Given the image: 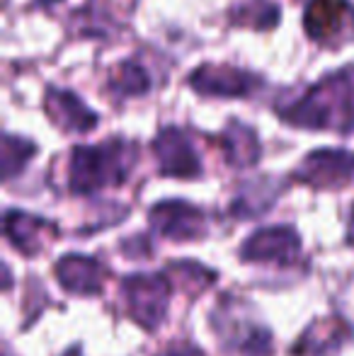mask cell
<instances>
[{
    "instance_id": "obj_4",
    "label": "cell",
    "mask_w": 354,
    "mask_h": 356,
    "mask_svg": "<svg viewBox=\"0 0 354 356\" xmlns=\"http://www.w3.org/2000/svg\"><path fill=\"white\" fill-rule=\"evenodd\" d=\"M124 296L131 315L143 327H156L163 320L170 298V282L158 274H136L124 279Z\"/></svg>"
},
{
    "instance_id": "obj_11",
    "label": "cell",
    "mask_w": 354,
    "mask_h": 356,
    "mask_svg": "<svg viewBox=\"0 0 354 356\" xmlns=\"http://www.w3.org/2000/svg\"><path fill=\"white\" fill-rule=\"evenodd\" d=\"M56 277L61 279L63 289L81 296H90L97 293L99 286H102L104 269L99 267V262L83 257V254H66L56 264Z\"/></svg>"
},
{
    "instance_id": "obj_15",
    "label": "cell",
    "mask_w": 354,
    "mask_h": 356,
    "mask_svg": "<svg viewBox=\"0 0 354 356\" xmlns=\"http://www.w3.org/2000/svg\"><path fill=\"white\" fill-rule=\"evenodd\" d=\"M274 202V192H272V182L262 179V182L248 184L241 192V197L233 204V213L241 216V218H250V216L262 213L269 204Z\"/></svg>"
},
{
    "instance_id": "obj_20",
    "label": "cell",
    "mask_w": 354,
    "mask_h": 356,
    "mask_svg": "<svg viewBox=\"0 0 354 356\" xmlns=\"http://www.w3.org/2000/svg\"><path fill=\"white\" fill-rule=\"evenodd\" d=\"M350 240L354 243V213H352V225H350Z\"/></svg>"
},
{
    "instance_id": "obj_1",
    "label": "cell",
    "mask_w": 354,
    "mask_h": 356,
    "mask_svg": "<svg viewBox=\"0 0 354 356\" xmlns=\"http://www.w3.org/2000/svg\"><path fill=\"white\" fill-rule=\"evenodd\" d=\"M279 112L293 127L354 131V68L321 80L291 107Z\"/></svg>"
},
{
    "instance_id": "obj_5",
    "label": "cell",
    "mask_w": 354,
    "mask_h": 356,
    "mask_svg": "<svg viewBox=\"0 0 354 356\" xmlns=\"http://www.w3.org/2000/svg\"><path fill=\"white\" fill-rule=\"evenodd\" d=\"M296 179L313 187H342L354 177V153L347 150H316L298 165Z\"/></svg>"
},
{
    "instance_id": "obj_16",
    "label": "cell",
    "mask_w": 354,
    "mask_h": 356,
    "mask_svg": "<svg viewBox=\"0 0 354 356\" xmlns=\"http://www.w3.org/2000/svg\"><path fill=\"white\" fill-rule=\"evenodd\" d=\"M112 88L117 95H143L151 88V78L138 63H122L112 75Z\"/></svg>"
},
{
    "instance_id": "obj_19",
    "label": "cell",
    "mask_w": 354,
    "mask_h": 356,
    "mask_svg": "<svg viewBox=\"0 0 354 356\" xmlns=\"http://www.w3.org/2000/svg\"><path fill=\"white\" fill-rule=\"evenodd\" d=\"M161 356H202L197 352V349H192V347H187V344H172L168 352H163Z\"/></svg>"
},
{
    "instance_id": "obj_9",
    "label": "cell",
    "mask_w": 354,
    "mask_h": 356,
    "mask_svg": "<svg viewBox=\"0 0 354 356\" xmlns=\"http://www.w3.org/2000/svg\"><path fill=\"white\" fill-rule=\"evenodd\" d=\"M151 223L170 240H192L204 233V216L184 202H163L151 211Z\"/></svg>"
},
{
    "instance_id": "obj_14",
    "label": "cell",
    "mask_w": 354,
    "mask_h": 356,
    "mask_svg": "<svg viewBox=\"0 0 354 356\" xmlns=\"http://www.w3.org/2000/svg\"><path fill=\"white\" fill-rule=\"evenodd\" d=\"M221 148L226 153L228 163L236 168H248L260 158V143H257L255 134L243 124L233 122L231 127L223 131L221 136Z\"/></svg>"
},
{
    "instance_id": "obj_12",
    "label": "cell",
    "mask_w": 354,
    "mask_h": 356,
    "mask_svg": "<svg viewBox=\"0 0 354 356\" xmlns=\"http://www.w3.org/2000/svg\"><path fill=\"white\" fill-rule=\"evenodd\" d=\"M350 337V327L342 323L340 318L335 320H321V323L311 325L301 339H298V354H311V356H325L337 352V347L345 344Z\"/></svg>"
},
{
    "instance_id": "obj_17",
    "label": "cell",
    "mask_w": 354,
    "mask_h": 356,
    "mask_svg": "<svg viewBox=\"0 0 354 356\" xmlns=\"http://www.w3.org/2000/svg\"><path fill=\"white\" fill-rule=\"evenodd\" d=\"M233 19L238 24H250V27H272L279 19V8L272 0H250V3L241 5V8L233 13Z\"/></svg>"
},
{
    "instance_id": "obj_3",
    "label": "cell",
    "mask_w": 354,
    "mask_h": 356,
    "mask_svg": "<svg viewBox=\"0 0 354 356\" xmlns=\"http://www.w3.org/2000/svg\"><path fill=\"white\" fill-rule=\"evenodd\" d=\"M303 27L323 47H342L354 39V8L347 0H311Z\"/></svg>"
},
{
    "instance_id": "obj_6",
    "label": "cell",
    "mask_w": 354,
    "mask_h": 356,
    "mask_svg": "<svg viewBox=\"0 0 354 356\" xmlns=\"http://www.w3.org/2000/svg\"><path fill=\"white\" fill-rule=\"evenodd\" d=\"M153 150L158 155L163 175H175V177H194L202 172L199 155L192 148L189 138L179 129H163L153 141Z\"/></svg>"
},
{
    "instance_id": "obj_7",
    "label": "cell",
    "mask_w": 354,
    "mask_h": 356,
    "mask_svg": "<svg viewBox=\"0 0 354 356\" xmlns=\"http://www.w3.org/2000/svg\"><path fill=\"white\" fill-rule=\"evenodd\" d=\"M192 88L216 97H248L257 88V78L231 66H202L189 78Z\"/></svg>"
},
{
    "instance_id": "obj_18",
    "label": "cell",
    "mask_w": 354,
    "mask_h": 356,
    "mask_svg": "<svg viewBox=\"0 0 354 356\" xmlns=\"http://www.w3.org/2000/svg\"><path fill=\"white\" fill-rule=\"evenodd\" d=\"M34 155V145L22 141V138L15 136H5L3 141V177L13 179L17 170L24 168L29 158Z\"/></svg>"
},
{
    "instance_id": "obj_8",
    "label": "cell",
    "mask_w": 354,
    "mask_h": 356,
    "mask_svg": "<svg viewBox=\"0 0 354 356\" xmlns=\"http://www.w3.org/2000/svg\"><path fill=\"white\" fill-rule=\"evenodd\" d=\"M243 259L252 262H282L289 264L298 254V235L287 225L262 228L243 245Z\"/></svg>"
},
{
    "instance_id": "obj_21",
    "label": "cell",
    "mask_w": 354,
    "mask_h": 356,
    "mask_svg": "<svg viewBox=\"0 0 354 356\" xmlns=\"http://www.w3.org/2000/svg\"><path fill=\"white\" fill-rule=\"evenodd\" d=\"M44 5H49V3H56V0H42Z\"/></svg>"
},
{
    "instance_id": "obj_13",
    "label": "cell",
    "mask_w": 354,
    "mask_h": 356,
    "mask_svg": "<svg viewBox=\"0 0 354 356\" xmlns=\"http://www.w3.org/2000/svg\"><path fill=\"white\" fill-rule=\"evenodd\" d=\"M49 230V225L44 220L34 218L29 213L22 211H8L5 213V235L17 250H22L24 254H34L42 248V233Z\"/></svg>"
},
{
    "instance_id": "obj_2",
    "label": "cell",
    "mask_w": 354,
    "mask_h": 356,
    "mask_svg": "<svg viewBox=\"0 0 354 356\" xmlns=\"http://www.w3.org/2000/svg\"><path fill=\"white\" fill-rule=\"evenodd\" d=\"M138 150L131 143L107 141L102 145H81L71 158V189L90 194L127 179Z\"/></svg>"
},
{
    "instance_id": "obj_10",
    "label": "cell",
    "mask_w": 354,
    "mask_h": 356,
    "mask_svg": "<svg viewBox=\"0 0 354 356\" xmlns=\"http://www.w3.org/2000/svg\"><path fill=\"white\" fill-rule=\"evenodd\" d=\"M47 114L66 131L86 134L97 124L95 112H90L86 104L76 97V95L66 92V90H49L47 95Z\"/></svg>"
}]
</instances>
